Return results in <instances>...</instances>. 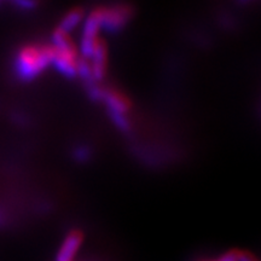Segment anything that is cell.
<instances>
[{
    "mask_svg": "<svg viewBox=\"0 0 261 261\" xmlns=\"http://www.w3.org/2000/svg\"><path fill=\"white\" fill-rule=\"evenodd\" d=\"M52 45L32 44L22 47L15 61L16 73L22 80H32L39 76L52 64Z\"/></svg>",
    "mask_w": 261,
    "mask_h": 261,
    "instance_id": "cell-1",
    "label": "cell"
},
{
    "mask_svg": "<svg viewBox=\"0 0 261 261\" xmlns=\"http://www.w3.org/2000/svg\"><path fill=\"white\" fill-rule=\"evenodd\" d=\"M54 58L52 64L65 76H74L79 73V51L68 33L57 29L54 33Z\"/></svg>",
    "mask_w": 261,
    "mask_h": 261,
    "instance_id": "cell-2",
    "label": "cell"
},
{
    "mask_svg": "<svg viewBox=\"0 0 261 261\" xmlns=\"http://www.w3.org/2000/svg\"><path fill=\"white\" fill-rule=\"evenodd\" d=\"M100 29L107 28L109 31H117L126 25L132 17V9L123 4L99 6L90 12Z\"/></svg>",
    "mask_w": 261,
    "mask_h": 261,
    "instance_id": "cell-3",
    "label": "cell"
},
{
    "mask_svg": "<svg viewBox=\"0 0 261 261\" xmlns=\"http://www.w3.org/2000/svg\"><path fill=\"white\" fill-rule=\"evenodd\" d=\"M104 98H106V102L108 104V107H109L113 116L115 117L117 125L121 127H126L127 121L125 114L128 112L129 109V104L127 98L125 96H122L121 93L116 92V91H108V92L104 94Z\"/></svg>",
    "mask_w": 261,
    "mask_h": 261,
    "instance_id": "cell-4",
    "label": "cell"
},
{
    "mask_svg": "<svg viewBox=\"0 0 261 261\" xmlns=\"http://www.w3.org/2000/svg\"><path fill=\"white\" fill-rule=\"evenodd\" d=\"M83 242L84 237L80 231H70L65 236L60 249H58L56 261H74L75 256H76L81 246H83Z\"/></svg>",
    "mask_w": 261,
    "mask_h": 261,
    "instance_id": "cell-5",
    "label": "cell"
},
{
    "mask_svg": "<svg viewBox=\"0 0 261 261\" xmlns=\"http://www.w3.org/2000/svg\"><path fill=\"white\" fill-rule=\"evenodd\" d=\"M108 62V48L106 42L100 39L97 44L92 55L89 58V64L91 69V75H93L94 79L100 80L104 76L107 70Z\"/></svg>",
    "mask_w": 261,
    "mask_h": 261,
    "instance_id": "cell-6",
    "label": "cell"
},
{
    "mask_svg": "<svg viewBox=\"0 0 261 261\" xmlns=\"http://www.w3.org/2000/svg\"><path fill=\"white\" fill-rule=\"evenodd\" d=\"M84 18H85V12L83 9L80 8L71 9L67 12V14H65L64 17L62 18V22L58 29H61V31H63L64 33H68V34H69L71 31H74V29L84 21Z\"/></svg>",
    "mask_w": 261,
    "mask_h": 261,
    "instance_id": "cell-7",
    "label": "cell"
},
{
    "mask_svg": "<svg viewBox=\"0 0 261 261\" xmlns=\"http://www.w3.org/2000/svg\"><path fill=\"white\" fill-rule=\"evenodd\" d=\"M238 261H259V260L255 259L252 254L246 253V252H240V260Z\"/></svg>",
    "mask_w": 261,
    "mask_h": 261,
    "instance_id": "cell-8",
    "label": "cell"
},
{
    "mask_svg": "<svg viewBox=\"0 0 261 261\" xmlns=\"http://www.w3.org/2000/svg\"><path fill=\"white\" fill-rule=\"evenodd\" d=\"M215 261H217V260H215Z\"/></svg>",
    "mask_w": 261,
    "mask_h": 261,
    "instance_id": "cell-9",
    "label": "cell"
}]
</instances>
